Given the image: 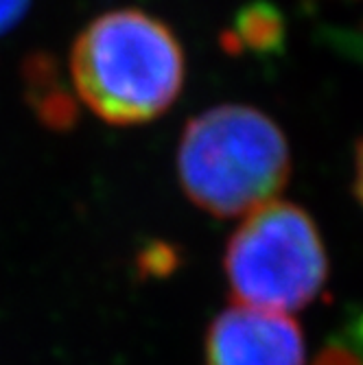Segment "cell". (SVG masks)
Masks as SVG:
<instances>
[{
  "mask_svg": "<svg viewBox=\"0 0 363 365\" xmlns=\"http://www.w3.org/2000/svg\"><path fill=\"white\" fill-rule=\"evenodd\" d=\"M184 75L175 31L140 9L94 18L71 51V79L81 103L110 125H143L162 116L178 101Z\"/></svg>",
  "mask_w": 363,
  "mask_h": 365,
  "instance_id": "1",
  "label": "cell"
},
{
  "mask_svg": "<svg viewBox=\"0 0 363 365\" xmlns=\"http://www.w3.org/2000/svg\"><path fill=\"white\" fill-rule=\"evenodd\" d=\"M175 164L190 202L227 219L274 202L291 175V149L272 116L252 106L223 103L184 127Z\"/></svg>",
  "mask_w": 363,
  "mask_h": 365,
  "instance_id": "2",
  "label": "cell"
},
{
  "mask_svg": "<svg viewBox=\"0 0 363 365\" xmlns=\"http://www.w3.org/2000/svg\"><path fill=\"white\" fill-rule=\"evenodd\" d=\"M223 272L243 307L298 311L324 289L328 258L311 215L295 204L272 202L250 212L230 237Z\"/></svg>",
  "mask_w": 363,
  "mask_h": 365,
  "instance_id": "3",
  "label": "cell"
},
{
  "mask_svg": "<svg viewBox=\"0 0 363 365\" xmlns=\"http://www.w3.org/2000/svg\"><path fill=\"white\" fill-rule=\"evenodd\" d=\"M206 365H305L300 326L282 313L232 307L210 324Z\"/></svg>",
  "mask_w": 363,
  "mask_h": 365,
  "instance_id": "4",
  "label": "cell"
},
{
  "mask_svg": "<svg viewBox=\"0 0 363 365\" xmlns=\"http://www.w3.org/2000/svg\"><path fill=\"white\" fill-rule=\"evenodd\" d=\"M282 20L272 5L254 3L237 16L235 26L225 33V46L252 53H272L282 42Z\"/></svg>",
  "mask_w": 363,
  "mask_h": 365,
  "instance_id": "5",
  "label": "cell"
},
{
  "mask_svg": "<svg viewBox=\"0 0 363 365\" xmlns=\"http://www.w3.org/2000/svg\"><path fill=\"white\" fill-rule=\"evenodd\" d=\"M361 354H363V350H359L344 337H337L333 341H328L319 350L313 365H363Z\"/></svg>",
  "mask_w": 363,
  "mask_h": 365,
  "instance_id": "6",
  "label": "cell"
},
{
  "mask_svg": "<svg viewBox=\"0 0 363 365\" xmlns=\"http://www.w3.org/2000/svg\"><path fill=\"white\" fill-rule=\"evenodd\" d=\"M29 5L31 0H0V36L24 18Z\"/></svg>",
  "mask_w": 363,
  "mask_h": 365,
  "instance_id": "7",
  "label": "cell"
},
{
  "mask_svg": "<svg viewBox=\"0 0 363 365\" xmlns=\"http://www.w3.org/2000/svg\"><path fill=\"white\" fill-rule=\"evenodd\" d=\"M352 188H354V195L359 199V204L363 206V138L357 143V149H354V169H352Z\"/></svg>",
  "mask_w": 363,
  "mask_h": 365,
  "instance_id": "8",
  "label": "cell"
}]
</instances>
